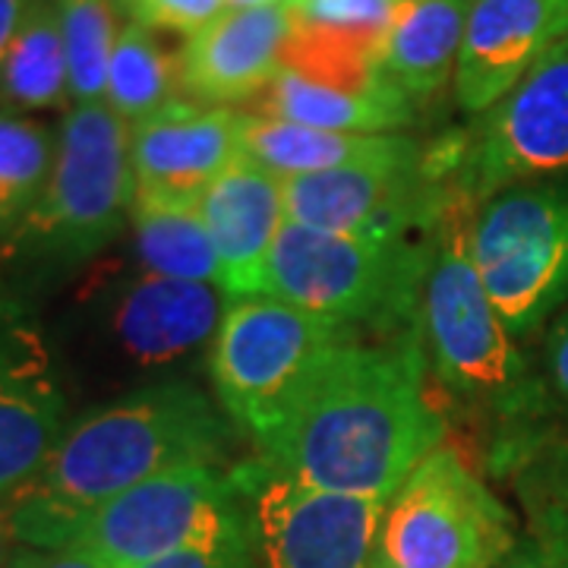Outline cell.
<instances>
[{
    "label": "cell",
    "mask_w": 568,
    "mask_h": 568,
    "mask_svg": "<svg viewBox=\"0 0 568 568\" xmlns=\"http://www.w3.org/2000/svg\"><path fill=\"white\" fill-rule=\"evenodd\" d=\"M424 328L332 347L253 433L260 462L304 487L388 503L443 446Z\"/></svg>",
    "instance_id": "cell-1"
},
{
    "label": "cell",
    "mask_w": 568,
    "mask_h": 568,
    "mask_svg": "<svg viewBox=\"0 0 568 568\" xmlns=\"http://www.w3.org/2000/svg\"><path fill=\"white\" fill-rule=\"evenodd\" d=\"M241 433L215 392L190 376L123 388L73 417L39 477L7 499L20 547L48 549L70 518L159 474L227 467Z\"/></svg>",
    "instance_id": "cell-2"
},
{
    "label": "cell",
    "mask_w": 568,
    "mask_h": 568,
    "mask_svg": "<svg viewBox=\"0 0 568 568\" xmlns=\"http://www.w3.org/2000/svg\"><path fill=\"white\" fill-rule=\"evenodd\" d=\"M133 203L130 126L104 102L67 108L51 181L17 237L0 246L10 291L26 297L95 263L130 227Z\"/></svg>",
    "instance_id": "cell-3"
},
{
    "label": "cell",
    "mask_w": 568,
    "mask_h": 568,
    "mask_svg": "<svg viewBox=\"0 0 568 568\" xmlns=\"http://www.w3.org/2000/svg\"><path fill=\"white\" fill-rule=\"evenodd\" d=\"M470 212L458 203L433 237L420 328L436 379L506 433H528L552 414L540 369L511 338L470 256Z\"/></svg>",
    "instance_id": "cell-4"
},
{
    "label": "cell",
    "mask_w": 568,
    "mask_h": 568,
    "mask_svg": "<svg viewBox=\"0 0 568 568\" xmlns=\"http://www.w3.org/2000/svg\"><path fill=\"white\" fill-rule=\"evenodd\" d=\"M436 234L361 237L287 222L268 253L263 294L332 316L361 335L420 325Z\"/></svg>",
    "instance_id": "cell-5"
},
{
    "label": "cell",
    "mask_w": 568,
    "mask_h": 568,
    "mask_svg": "<svg viewBox=\"0 0 568 568\" xmlns=\"http://www.w3.org/2000/svg\"><path fill=\"white\" fill-rule=\"evenodd\" d=\"M227 304L219 284L174 282L136 265L82 294L67 338L73 357L111 383L186 379L190 366L209 361Z\"/></svg>",
    "instance_id": "cell-6"
},
{
    "label": "cell",
    "mask_w": 568,
    "mask_h": 568,
    "mask_svg": "<svg viewBox=\"0 0 568 568\" xmlns=\"http://www.w3.org/2000/svg\"><path fill=\"white\" fill-rule=\"evenodd\" d=\"M241 465L181 467L70 518L44 552H80L104 568H142L174 552L250 537Z\"/></svg>",
    "instance_id": "cell-7"
},
{
    "label": "cell",
    "mask_w": 568,
    "mask_h": 568,
    "mask_svg": "<svg viewBox=\"0 0 568 568\" xmlns=\"http://www.w3.org/2000/svg\"><path fill=\"white\" fill-rule=\"evenodd\" d=\"M470 256L515 342L568 306V178L515 183L470 212Z\"/></svg>",
    "instance_id": "cell-8"
},
{
    "label": "cell",
    "mask_w": 568,
    "mask_h": 568,
    "mask_svg": "<svg viewBox=\"0 0 568 568\" xmlns=\"http://www.w3.org/2000/svg\"><path fill=\"white\" fill-rule=\"evenodd\" d=\"M515 544L508 508L455 448L439 446L383 508L373 568H496Z\"/></svg>",
    "instance_id": "cell-9"
},
{
    "label": "cell",
    "mask_w": 568,
    "mask_h": 568,
    "mask_svg": "<svg viewBox=\"0 0 568 568\" xmlns=\"http://www.w3.org/2000/svg\"><path fill=\"white\" fill-rule=\"evenodd\" d=\"M351 338H361V332L278 297H231L205 361L212 392L253 436L306 373Z\"/></svg>",
    "instance_id": "cell-10"
},
{
    "label": "cell",
    "mask_w": 568,
    "mask_h": 568,
    "mask_svg": "<svg viewBox=\"0 0 568 568\" xmlns=\"http://www.w3.org/2000/svg\"><path fill=\"white\" fill-rule=\"evenodd\" d=\"M452 168L455 136H446L405 162L287 178L284 212L287 222L328 234H436L448 212L465 203L452 183Z\"/></svg>",
    "instance_id": "cell-11"
},
{
    "label": "cell",
    "mask_w": 568,
    "mask_h": 568,
    "mask_svg": "<svg viewBox=\"0 0 568 568\" xmlns=\"http://www.w3.org/2000/svg\"><path fill=\"white\" fill-rule=\"evenodd\" d=\"M568 178V39L530 67L480 123L455 136L452 183L480 205L515 183Z\"/></svg>",
    "instance_id": "cell-12"
},
{
    "label": "cell",
    "mask_w": 568,
    "mask_h": 568,
    "mask_svg": "<svg viewBox=\"0 0 568 568\" xmlns=\"http://www.w3.org/2000/svg\"><path fill=\"white\" fill-rule=\"evenodd\" d=\"M70 420L51 335L26 297L0 291V503L39 477Z\"/></svg>",
    "instance_id": "cell-13"
},
{
    "label": "cell",
    "mask_w": 568,
    "mask_h": 568,
    "mask_svg": "<svg viewBox=\"0 0 568 568\" xmlns=\"http://www.w3.org/2000/svg\"><path fill=\"white\" fill-rule=\"evenodd\" d=\"M265 568H373L386 503L304 487L263 465H241Z\"/></svg>",
    "instance_id": "cell-14"
},
{
    "label": "cell",
    "mask_w": 568,
    "mask_h": 568,
    "mask_svg": "<svg viewBox=\"0 0 568 568\" xmlns=\"http://www.w3.org/2000/svg\"><path fill=\"white\" fill-rule=\"evenodd\" d=\"M244 159V111L178 99L130 126L136 196L200 205L205 190Z\"/></svg>",
    "instance_id": "cell-15"
},
{
    "label": "cell",
    "mask_w": 568,
    "mask_h": 568,
    "mask_svg": "<svg viewBox=\"0 0 568 568\" xmlns=\"http://www.w3.org/2000/svg\"><path fill=\"white\" fill-rule=\"evenodd\" d=\"M566 39L568 0H474L452 82L462 111L487 114Z\"/></svg>",
    "instance_id": "cell-16"
},
{
    "label": "cell",
    "mask_w": 568,
    "mask_h": 568,
    "mask_svg": "<svg viewBox=\"0 0 568 568\" xmlns=\"http://www.w3.org/2000/svg\"><path fill=\"white\" fill-rule=\"evenodd\" d=\"M294 7L268 3L224 10L183 48V92L205 108L250 104L282 70Z\"/></svg>",
    "instance_id": "cell-17"
},
{
    "label": "cell",
    "mask_w": 568,
    "mask_h": 568,
    "mask_svg": "<svg viewBox=\"0 0 568 568\" xmlns=\"http://www.w3.org/2000/svg\"><path fill=\"white\" fill-rule=\"evenodd\" d=\"M200 215L219 253L224 294H263L268 253L287 224L282 178L244 155L205 190Z\"/></svg>",
    "instance_id": "cell-18"
},
{
    "label": "cell",
    "mask_w": 568,
    "mask_h": 568,
    "mask_svg": "<svg viewBox=\"0 0 568 568\" xmlns=\"http://www.w3.org/2000/svg\"><path fill=\"white\" fill-rule=\"evenodd\" d=\"M474 0H392L379 41V77L407 102L424 104L455 82Z\"/></svg>",
    "instance_id": "cell-19"
},
{
    "label": "cell",
    "mask_w": 568,
    "mask_h": 568,
    "mask_svg": "<svg viewBox=\"0 0 568 568\" xmlns=\"http://www.w3.org/2000/svg\"><path fill=\"white\" fill-rule=\"evenodd\" d=\"M424 149V142L402 133H338L244 114V155L278 174L282 181L361 164L405 162L417 159Z\"/></svg>",
    "instance_id": "cell-20"
},
{
    "label": "cell",
    "mask_w": 568,
    "mask_h": 568,
    "mask_svg": "<svg viewBox=\"0 0 568 568\" xmlns=\"http://www.w3.org/2000/svg\"><path fill=\"white\" fill-rule=\"evenodd\" d=\"M253 114L272 121L301 123L338 133H392L410 126L417 108L395 89L383 92H342L306 80L294 70H278L272 82L253 99Z\"/></svg>",
    "instance_id": "cell-21"
},
{
    "label": "cell",
    "mask_w": 568,
    "mask_h": 568,
    "mask_svg": "<svg viewBox=\"0 0 568 568\" xmlns=\"http://www.w3.org/2000/svg\"><path fill=\"white\" fill-rule=\"evenodd\" d=\"M70 104V70L58 0H32L0 63V108L17 114Z\"/></svg>",
    "instance_id": "cell-22"
},
{
    "label": "cell",
    "mask_w": 568,
    "mask_h": 568,
    "mask_svg": "<svg viewBox=\"0 0 568 568\" xmlns=\"http://www.w3.org/2000/svg\"><path fill=\"white\" fill-rule=\"evenodd\" d=\"M130 231L136 265L142 272L174 282H203L222 287L219 253L200 215V205L136 196Z\"/></svg>",
    "instance_id": "cell-23"
},
{
    "label": "cell",
    "mask_w": 568,
    "mask_h": 568,
    "mask_svg": "<svg viewBox=\"0 0 568 568\" xmlns=\"http://www.w3.org/2000/svg\"><path fill=\"white\" fill-rule=\"evenodd\" d=\"M183 92V54H174L155 29L130 20L111 54L104 104L126 126H136L162 108L178 102Z\"/></svg>",
    "instance_id": "cell-24"
},
{
    "label": "cell",
    "mask_w": 568,
    "mask_h": 568,
    "mask_svg": "<svg viewBox=\"0 0 568 568\" xmlns=\"http://www.w3.org/2000/svg\"><path fill=\"white\" fill-rule=\"evenodd\" d=\"M58 155V130L0 108V246H7L39 205Z\"/></svg>",
    "instance_id": "cell-25"
},
{
    "label": "cell",
    "mask_w": 568,
    "mask_h": 568,
    "mask_svg": "<svg viewBox=\"0 0 568 568\" xmlns=\"http://www.w3.org/2000/svg\"><path fill=\"white\" fill-rule=\"evenodd\" d=\"M70 70V108L104 102L111 54L121 36L118 0H58Z\"/></svg>",
    "instance_id": "cell-26"
},
{
    "label": "cell",
    "mask_w": 568,
    "mask_h": 568,
    "mask_svg": "<svg viewBox=\"0 0 568 568\" xmlns=\"http://www.w3.org/2000/svg\"><path fill=\"white\" fill-rule=\"evenodd\" d=\"M291 7H294V20L379 41L386 36L388 17H392V0H291Z\"/></svg>",
    "instance_id": "cell-27"
},
{
    "label": "cell",
    "mask_w": 568,
    "mask_h": 568,
    "mask_svg": "<svg viewBox=\"0 0 568 568\" xmlns=\"http://www.w3.org/2000/svg\"><path fill=\"white\" fill-rule=\"evenodd\" d=\"M130 17L155 32L196 36L227 10V0H123Z\"/></svg>",
    "instance_id": "cell-28"
},
{
    "label": "cell",
    "mask_w": 568,
    "mask_h": 568,
    "mask_svg": "<svg viewBox=\"0 0 568 568\" xmlns=\"http://www.w3.org/2000/svg\"><path fill=\"white\" fill-rule=\"evenodd\" d=\"M537 369L547 386L552 414L568 417V306H562L556 313V320L544 328Z\"/></svg>",
    "instance_id": "cell-29"
},
{
    "label": "cell",
    "mask_w": 568,
    "mask_h": 568,
    "mask_svg": "<svg viewBox=\"0 0 568 568\" xmlns=\"http://www.w3.org/2000/svg\"><path fill=\"white\" fill-rule=\"evenodd\" d=\"M142 568H265L263 552L256 544V534L250 537H234L224 544H212V547H196L174 552L168 559L149 562Z\"/></svg>",
    "instance_id": "cell-30"
},
{
    "label": "cell",
    "mask_w": 568,
    "mask_h": 568,
    "mask_svg": "<svg viewBox=\"0 0 568 568\" xmlns=\"http://www.w3.org/2000/svg\"><path fill=\"white\" fill-rule=\"evenodd\" d=\"M13 568H104L80 552H44V549L22 547L13 559Z\"/></svg>",
    "instance_id": "cell-31"
},
{
    "label": "cell",
    "mask_w": 568,
    "mask_h": 568,
    "mask_svg": "<svg viewBox=\"0 0 568 568\" xmlns=\"http://www.w3.org/2000/svg\"><path fill=\"white\" fill-rule=\"evenodd\" d=\"M496 568H562V566L552 559V552H549L537 537H530V540H518L515 549H511V552H508L506 559H503Z\"/></svg>",
    "instance_id": "cell-32"
},
{
    "label": "cell",
    "mask_w": 568,
    "mask_h": 568,
    "mask_svg": "<svg viewBox=\"0 0 568 568\" xmlns=\"http://www.w3.org/2000/svg\"><path fill=\"white\" fill-rule=\"evenodd\" d=\"M29 3L32 0H0V63L7 58V48H10V41L17 36Z\"/></svg>",
    "instance_id": "cell-33"
},
{
    "label": "cell",
    "mask_w": 568,
    "mask_h": 568,
    "mask_svg": "<svg viewBox=\"0 0 568 568\" xmlns=\"http://www.w3.org/2000/svg\"><path fill=\"white\" fill-rule=\"evenodd\" d=\"M20 549V537H17V530H13L10 506L0 503V568L13 566V559H17Z\"/></svg>",
    "instance_id": "cell-34"
},
{
    "label": "cell",
    "mask_w": 568,
    "mask_h": 568,
    "mask_svg": "<svg viewBox=\"0 0 568 568\" xmlns=\"http://www.w3.org/2000/svg\"><path fill=\"white\" fill-rule=\"evenodd\" d=\"M268 3H287V0H227L231 10H246V7H268Z\"/></svg>",
    "instance_id": "cell-35"
},
{
    "label": "cell",
    "mask_w": 568,
    "mask_h": 568,
    "mask_svg": "<svg viewBox=\"0 0 568 568\" xmlns=\"http://www.w3.org/2000/svg\"><path fill=\"white\" fill-rule=\"evenodd\" d=\"M10 568H13V566H10Z\"/></svg>",
    "instance_id": "cell-36"
}]
</instances>
